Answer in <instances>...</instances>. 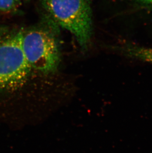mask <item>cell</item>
I'll use <instances>...</instances> for the list:
<instances>
[{
    "label": "cell",
    "instance_id": "cell-1",
    "mask_svg": "<svg viewBox=\"0 0 152 153\" xmlns=\"http://www.w3.org/2000/svg\"><path fill=\"white\" fill-rule=\"evenodd\" d=\"M22 33L0 30V93L20 88L30 72L22 47Z\"/></svg>",
    "mask_w": 152,
    "mask_h": 153
},
{
    "label": "cell",
    "instance_id": "cell-2",
    "mask_svg": "<svg viewBox=\"0 0 152 153\" xmlns=\"http://www.w3.org/2000/svg\"><path fill=\"white\" fill-rule=\"evenodd\" d=\"M48 13L62 27L75 36L83 49L92 34L91 9L89 0H41Z\"/></svg>",
    "mask_w": 152,
    "mask_h": 153
},
{
    "label": "cell",
    "instance_id": "cell-3",
    "mask_svg": "<svg viewBox=\"0 0 152 153\" xmlns=\"http://www.w3.org/2000/svg\"><path fill=\"white\" fill-rule=\"evenodd\" d=\"M22 47L31 69L46 74L58 68L60 62L59 48L54 36L47 31H23Z\"/></svg>",
    "mask_w": 152,
    "mask_h": 153
},
{
    "label": "cell",
    "instance_id": "cell-4",
    "mask_svg": "<svg viewBox=\"0 0 152 153\" xmlns=\"http://www.w3.org/2000/svg\"><path fill=\"white\" fill-rule=\"evenodd\" d=\"M122 50L128 56L152 64V48L127 45Z\"/></svg>",
    "mask_w": 152,
    "mask_h": 153
},
{
    "label": "cell",
    "instance_id": "cell-5",
    "mask_svg": "<svg viewBox=\"0 0 152 153\" xmlns=\"http://www.w3.org/2000/svg\"><path fill=\"white\" fill-rule=\"evenodd\" d=\"M21 4V0H0V11L13 12L20 7Z\"/></svg>",
    "mask_w": 152,
    "mask_h": 153
},
{
    "label": "cell",
    "instance_id": "cell-6",
    "mask_svg": "<svg viewBox=\"0 0 152 153\" xmlns=\"http://www.w3.org/2000/svg\"><path fill=\"white\" fill-rule=\"evenodd\" d=\"M137 1L146 4H152V0H137Z\"/></svg>",
    "mask_w": 152,
    "mask_h": 153
}]
</instances>
